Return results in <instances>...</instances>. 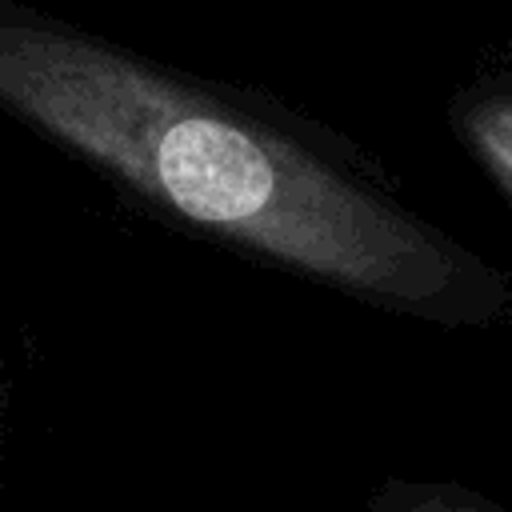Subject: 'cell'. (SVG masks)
Instances as JSON below:
<instances>
[{"instance_id": "6da1fadb", "label": "cell", "mask_w": 512, "mask_h": 512, "mask_svg": "<svg viewBox=\"0 0 512 512\" xmlns=\"http://www.w3.org/2000/svg\"><path fill=\"white\" fill-rule=\"evenodd\" d=\"M0 112L148 212L384 316L488 332L512 276L416 212L344 136L0 0Z\"/></svg>"}, {"instance_id": "7a4b0ae2", "label": "cell", "mask_w": 512, "mask_h": 512, "mask_svg": "<svg viewBox=\"0 0 512 512\" xmlns=\"http://www.w3.org/2000/svg\"><path fill=\"white\" fill-rule=\"evenodd\" d=\"M448 124L460 148L512 204V68L468 80L448 104Z\"/></svg>"}, {"instance_id": "3957f363", "label": "cell", "mask_w": 512, "mask_h": 512, "mask_svg": "<svg viewBox=\"0 0 512 512\" xmlns=\"http://www.w3.org/2000/svg\"><path fill=\"white\" fill-rule=\"evenodd\" d=\"M364 512H512L508 504L492 500L488 492L448 480V476H384L368 500Z\"/></svg>"}, {"instance_id": "277c9868", "label": "cell", "mask_w": 512, "mask_h": 512, "mask_svg": "<svg viewBox=\"0 0 512 512\" xmlns=\"http://www.w3.org/2000/svg\"><path fill=\"white\" fill-rule=\"evenodd\" d=\"M8 424H12V372H8V360L0 348V468L8 456Z\"/></svg>"}]
</instances>
